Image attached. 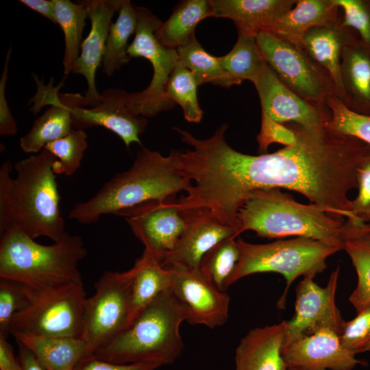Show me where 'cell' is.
<instances>
[{
	"label": "cell",
	"instance_id": "19",
	"mask_svg": "<svg viewBox=\"0 0 370 370\" xmlns=\"http://www.w3.org/2000/svg\"><path fill=\"white\" fill-rule=\"evenodd\" d=\"M82 1L88 8L91 27L87 37L82 42L81 51L73 64L72 73L82 75L86 79L88 90L85 96L90 101V106H92L101 97L95 84L96 71L102 64L112 18L119 12L123 0Z\"/></svg>",
	"mask_w": 370,
	"mask_h": 370
},
{
	"label": "cell",
	"instance_id": "2",
	"mask_svg": "<svg viewBox=\"0 0 370 370\" xmlns=\"http://www.w3.org/2000/svg\"><path fill=\"white\" fill-rule=\"evenodd\" d=\"M56 158L47 149L16 162L15 178L8 162L0 169V232L16 227L30 238L53 242L66 232L53 171Z\"/></svg>",
	"mask_w": 370,
	"mask_h": 370
},
{
	"label": "cell",
	"instance_id": "18",
	"mask_svg": "<svg viewBox=\"0 0 370 370\" xmlns=\"http://www.w3.org/2000/svg\"><path fill=\"white\" fill-rule=\"evenodd\" d=\"M282 355L288 367L299 370H352L363 364L329 329L295 340L282 349Z\"/></svg>",
	"mask_w": 370,
	"mask_h": 370
},
{
	"label": "cell",
	"instance_id": "24",
	"mask_svg": "<svg viewBox=\"0 0 370 370\" xmlns=\"http://www.w3.org/2000/svg\"><path fill=\"white\" fill-rule=\"evenodd\" d=\"M334 0H297L295 6L282 14L268 32L303 49L304 35L316 27L330 26L341 18Z\"/></svg>",
	"mask_w": 370,
	"mask_h": 370
},
{
	"label": "cell",
	"instance_id": "23",
	"mask_svg": "<svg viewBox=\"0 0 370 370\" xmlns=\"http://www.w3.org/2000/svg\"><path fill=\"white\" fill-rule=\"evenodd\" d=\"M341 75L345 106L370 115V48L357 35L342 51Z\"/></svg>",
	"mask_w": 370,
	"mask_h": 370
},
{
	"label": "cell",
	"instance_id": "9",
	"mask_svg": "<svg viewBox=\"0 0 370 370\" xmlns=\"http://www.w3.org/2000/svg\"><path fill=\"white\" fill-rule=\"evenodd\" d=\"M34 294L32 304L12 318L8 334L82 337L86 299L83 282Z\"/></svg>",
	"mask_w": 370,
	"mask_h": 370
},
{
	"label": "cell",
	"instance_id": "48",
	"mask_svg": "<svg viewBox=\"0 0 370 370\" xmlns=\"http://www.w3.org/2000/svg\"><path fill=\"white\" fill-rule=\"evenodd\" d=\"M358 217L364 222L370 221V209L360 214Z\"/></svg>",
	"mask_w": 370,
	"mask_h": 370
},
{
	"label": "cell",
	"instance_id": "25",
	"mask_svg": "<svg viewBox=\"0 0 370 370\" xmlns=\"http://www.w3.org/2000/svg\"><path fill=\"white\" fill-rule=\"evenodd\" d=\"M354 31L341 24L316 27L308 30L303 39V49L330 77L335 95L342 101L344 97L341 60L344 47L356 36Z\"/></svg>",
	"mask_w": 370,
	"mask_h": 370
},
{
	"label": "cell",
	"instance_id": "33",
	"mask_svg": "<svg viewBox=\"0 0 370 370\" xmlns=\"http://www.w3.org/2000/svg\"><path fill=\"white\" fill-rule=\"evenodd\" d=\"M176 51L179 62L192 73L198 86L206 83L225 88L232 86L221 66L219 57L208 53L195 37Z\"/></svg>",
	"mask_w": 370,
	"mask_h": 370
},
{
	"label": "cell",
	"instance_id": "22",
	"mask_svg": "<svg viewBox=\"0 0 370 370\" xmlns=\"http://www.w3.org/2000/svg\"><path fill=\"white\" fill-rule=\"evenodd\" d=\"M284 321L250 330L235 351L236 370H289L282 355Z\"/></svg>",
	"mask_w": 370,
	"mask_h": 370
},
{
	"label": "cell",
	"instance_id": "30",
	"mask_svg": "<svg viewBox=\"0 0 370 370\" xmlns=\"http://www.w3.org/2000/svg\"><path fill=\"white\" fill-rule=\"evenodd\" d=\"M137 21L136 5L130 0H123L119 16L112 23L106 40L102 60V69L106 75H112L131 60L127 53L128 39L135 33Z\"/></svg>",
	"mask_w": 370,
	"mask_h": 370
},
{
	"label": "cell",
	"instance_id": "36",
	"mask_svg": "<svg viewBox=\"0 0 370 370\" xmlns=\"http://www.w3.org/2000/svg\"><path fill=\"white\" fill-rule=\"evenodd\" d=\"M87 147L85 130L73 128L65 136L48 143L45 149L56 158L53 164L55 173L71 176L80 167Z\"/></svg>",
	"mask_w": 370,
	"mask_h": 370
},
{
	"label": "cell",
	"instance_id": "41",
	"mask_svg": "<svg viewBox=\"0 0 370 370\" xmlns=\"http://www.w3.org/2000/svg\"><path fill=\"white\" fill-rule=\"evenodd\" d=\"M296 138V134L289 125L278 123L262 112L260 130L256 137L260 154L267 153L272 143L287 147L294 144Z\"/></svg>",
	"mask_w": 370,
	"mask_h": 370
},
{
	"label": "cell",
	"instance_id": "46",
	"mask_svg": "<svg viewBox=\"0 0 370 370\" xmlns=\"http://www.w3.org/2000/svg\"><path fill=\"white\" fill-rule=\"evenodd\" d=\"M20 3L57 24L53 0H20Z\"/></svg>",
	"mask_w": 370,
	"mask_h": 370
},
{
	"label": "cell",
	"instance_id": "34",
	"mask_svg": "<svg viewBox=\"0 0 370 370\" xmlns=\"http://www.w3.org/2000/svg\"><path fill=\"white\" fill-rule=\"evenodd\" d=\"M237 238H226L208 251L201 259L199 270L219 291L227 289V282L240 257Z\"/></svg>",
	"mask_w": 370,
	"mask_h": 370
},
{
	"label": "cell",
	"instance_id": "50",
	"mask_svg": "<svg viewBox=\"0 0 370 370\" xmlns=\"http://www.w3.org/2000/svg\"><path fill=\"white\" fill-rule=\"evenodd\" d=\"M289 370H299V369L294 368V367H289Z\"/></svg>",
	"mask_w": 370,
	"mask_h": 370
},
{
	"label": "cell",
	"instance_id": "45",
	"mask_svg": "<svg viewBox=\"0 0 370 370\" xmlns=\"http://www.w3.org/2000/svg\"><path fill=\"white\" fill-rule=\"evenodd\" d=\"M0 370H23L6 336L0 334Z\"/></svg>",
	"mask_w": 370,
	"mask_h": 370
},
{
	"label": "cell",
	"instance_id": "10",
	"mask_svg": "<svg viewBox=\"0 0 370 370\" xmlns=\"http://www.w3.org/2000/svg\"><path fill=\"white\" fill-rule=\"evenodd\" d=\"M134 268L123 272L106 271L86 298L82 338L88 358L125 330L129 324Z\"/></svg>",
	"mask_w": 370,
	"mask_h": 370
},
{
	"label": "cell",
	"instance_id": "11",
	"mask_svg": "<svg viewBox=\"0 0 370 370\" xmlns=\"http://www.w3.org/2000/svg\"><path fill=\"white\" fill-rule=\"evenodd\" d=\"M256 38L264 61L280 81L301 98L314 105H325L328 97L335 95L328 73L304 49L268 32L259 33Z\"/></svg>",
	"mask_w": 370,
	"mask_h": 370
},
{
	"label": "cell",
	"instance_id": "20",
	"mask_svg": "<svg viewBox=\"0 0 370 370\" xmlns=\"http://www.w3.org/2000/svg\"><path fill=\"white\" fill-rule=\"evenodd\" d=\"M175 248L160 261L166 269H197L205 254L235 230L207 216H190Z\"/></svg>",
	"mask_w": 370,
	"mask_h": 370
},
{
	"label": "cell",
	"instance_id": "32",
	"mask_svg": "<svg viewBox=\"0 0 370 370\" xmlns=\"http://www.w3.org/2000/svg\"><path fill=\"white\" fill-rule=\"evenodd\" d=\"M57 24L64 38V53L62 60L64 76L72 73L75 62L79 56L82 33L88 18V10L83 1L73 3L69 0H53Z\"/></svg>",
	"mask_w": 370,
	"mask_h": 370
},
{
	"label": "cell",
	"instance_id": "47",
	"mask_svg": "<svg viewBox=\"0 0 370 370\" xmlns=\"http://www.w3.org/2000/svg\"><path fill=\"white\" fill-rule=\"evenodd\" d=\"M17 342L18 347V360L23 370H45L34 354L23 344Z\"/></svg>",
	"mask_w": 370,
	"mask_h": 370
},
{
	"label": "cell",
	"instance_id": "43",
	"mask_svg": "<svg viewBox=\"0 0 370 370\" xmlns=\"http://www.w3.org/2000/svg\"><path fill=\"white\" fill-rule=\"evenodd\" d=\"M11 47L7 52L5 62L0 79V135L15 136L17 132L16 122L12 115L5 97V86L8 79L9 62Z\"/></svg>",
	"mask_w": 370,
	"mask_h": 370
},
{
	"label": "cell",
	"instance_id": "35",
	"mask_svg": "<svg viewBox=\"0 0 370 370\" xmlns=\"http://www.w3.org/2000/svg\"><path fill=\"white\" fill-rule=\"evenodd\" d=\"M197 84L192 73L178 62L166 87V98L178 103L182 108L184 119L199 123L203 117L197 95Z\"/></svg>",
	"mask_w": 370,
	"mask_h": 370
},
{
	"label": "cell",
	"instance_id": "28",
	"mask_svg": "<svg viewBox=\"0 0 370 370\" xmlns=\"http://www.w3.org/2000/svg\"><path fill=\"white\" fill-rule=\"evenodd\" d=\"M133 267L134 275L128 327L147 305L171 286V271L163 267L158 258L145 249Z\"/></svg>",
	"mask_w": 370,
	"mask_h": 370
},
{
	"label": "cell",
	"instance_id": "4",
	"mask_svg": "<svg viewBox=\"0 0 370 370\" xmlns=\"http://www.w3.org/2000/svg\"><path fill=\"white\" fill-rule=\"evenodd\" d=\"M86 254L79 235L66 232L58 241L44 245L12 227L1 234L0 278L23 283L38 293L80 283L78 263Z\"/></svg>",
	"mask_w": 370,
	"mask_h": 370
},
{
	"label": "cell",
	"instance_id": "38",
	"mask_svg": "<svg viewBox=\"0 0 370 370\" xmlns=\"http://www.w3.org/2000/svg\"><path fill=\"white\" fill-rule=\"evenodd\" d=\"M34 291L19 282L0 278V334H8L14 316L32 304Z\"/></svg>",
	"mask_w": 370,
	"mask_h": 370
},
{
	"label": "cell",
	"instance_id": "27",
	"mask_svg": "<svg viewBox=\"0 0 370 370\" xmlns=\"http://www.w3.org/2000/svg\"><path fill=\"white\" fill-rule=\"evenodd\" d=\"M343 249L358 275V283L349 300L358 313L370 304V231L360 219L345 222Z\"/></svg>",
	"mask_w": 370,
	"mask_h": 370
},
{
	"label": "cell",
	"instance_id": "44",
	"mask_svg": "<svg viewBox=\"0 0 370 370\" xmlns=\"http://www.w3.org/2000/svg\"><path fill=\"white\" fill-rule=\"evenodd\" d=\"M160 367L153 362L114 364L91 357L82 362L75 370H156Z\"/></svg>",
	"mask_w": 370,
	"mask_h": 370
},
{
	"label": "cell",
	"instance_id": "12",
	"mask_svg": "<svg viewBox=\"0 0 370 370\" xmlns=\"http://www.w3.org/2000/svg\"><path fill=\"white\" fill-rule=\"evenodd\" d=\"M339 271L337 267L332 272L324 288L314 282L313 275L304 276L298 283L295 314L290 321H284L282 348L322 329L333 330L339 335L345 322L335 303Z\"/></svg>",
	"mask_w": 370,
	"mask_h": 370
},
{
	"label": "cell",
	"instance_id": "17",
	"mask_svg": "<svg viewBox=\"0 0 370 370\" xmlns=\"http://www.w3.org/2000/svg\"><path fill=\"white\" fill-rule=\"evenodd\" d=\"M254 86L262 112L274 121L308 127L328 124L330 114L326 105H314L301 98L280 81L267 62Z\"/></svg>",
	"mask_w": 370,
	"mask_h": 370
},
{
	"label": "cell",
	"instance_id": "21",
	"mask_svg": "<svg viewBox=\"0 0 370 370\" xmlns=\"http://www.w3.org/2000/svg\"><path fill=\"white\" fill-rule=\"evenodd\" d=\"M297 0H209L211 16L231 19L238 32L256 36L269 32Z\"/></svg>",
	"mask_w": 370,
	"mask_h": 370
},
{
	"label": "cell",
	"instance_id": "6",
	"mask_svg": "<svg viewBox=\"0 0 370 370\" xmlns=\"http://www.w3.org/2000/svg\"><path fill=\"white\" fill-rule=\"evenodd\" d=\"M237 217L241 234L252 230L268 238L295 236L343 243V218L318 205L300 204L280 188L250 192Z\"/></svg>",
	"mask_w": 370,
	"mask_h": 370
},
{
	"label": "cell",
	"instance_id": "13",
	"mask_svg": "<svg viewBox=\"0 0 370 370\" xmlns=\"http://www.w3.org/2000/svg\"><path fill=\"white\" fill-rule=\"evenodd\" d=\"M125 218L136 237L160 262L176 246L187 225L177 201H153L116 214Z\"/></svg>",
	"mask_w": 370,
	"mask_h": 370
},
{
	"label": "cell",
	"instance_id": "49",
	"mask_svg": "<svg viewBox=\"0 0 370 370\" xmlns=\"http://www.w3.org/2000/svg\"><path fill=\"white\" fill-rule=\"evenodd\" d=\"M365 226H366L367 229L369 231H370V221L365 222Z\"/></svg>",
	"mask_w": 370,
	"mask_h": 370
},
{
	"label": "cell",
	"instance_id": "1",
	"mask_svg": "<svg viewBox=\"0 0 370 370\" xmlns=\"http://www.w3.org/2000/svg\"><path fill=\"white\" fill-rule=\"evenodd\" d=\"M288 125L296 141L274 153L248 155L230 145L219 151L212 173L222 200L239 208L253 190L284 188L298 192L333 215L356 218L348 193L358 188V171L370 154V146L327 124Z\"/></svg>",
	"mask_w": 370,
	"mask_h": 370
},
{
	"label": "cell",
	"instance_id": "37",
	"mask_svg": "<svg viewBox=\"0 0 370 370\" xmlns=\"http://www.w3.org/2000/svg\"><path fill=\"white\" fill-rule=\"evenodd\" d=\"M325 105L329 110L328 126L330 129L355 137L370 146V115L350 110L335 95L328 97Z\"/></svg>",
	"mask_w": 370,
	"mask_h": 370
},
{
	"label": "cell",
	"instance_id": "39",
	"mask_svg": "<svg viewBox=\"0 0 370 370\" xmlns=\"http://www.w3.org/2000/svg\"><path fill=\"white\" fill-rule=\"evenodd\" d=\"M339 340L344 348L356 354L370 350V304L345 321Z\"/></svg>",
	"mask_w": 370,
	"mask_h": 370
},
{
	"label": "cell",
	"instance_id": "5",
	"mask_svg": "<svg viewBox=\"0 0 370 370\" xmlns=\"http://www.w3.org/2000/svg\"><path fill=\"white\" fill-rule=\"evenodd\" d=\"M184 312L171 288L160 293L127 328L95 351L92 357L114 364H173L184 343L180 328Z\"/></svg>",
	"mask_w": 370,
	"mask_h": 370
},
{
	"label": "cell",
	"instance_id": "7",
	"mask_svg": "<svg viewBox=\"0 0 370 370\" xmlns=\"http://www.w3.org/2000/svg\"><path fill=\"white\" fill-rule=\"evenodd\" d=\"M239 260L227 282V288L247 275L274 272L284 276L286 286L278 301L284 308L286 294L293 282L299 276L321 273L327 267L326 259L343 249L340 242L325 241L305 237L277 240L266 244H253L236 238Z\"/></svg>",
	"mask_w": 370,
	"mask_h": 370
},
{
	"label": "cell",
	"instance_id": "29",
	"mask_svg": "<svg viewBox=\"0 0 370 370\" xmlns=\"http://www.w3.org/2000/svg\"><path fill=\"white\" fill-rule=\"evenodd\" d=\"M209 0H186L180 3L155 35L164 47L177 49L195 37V29L203 19L210 17Z\"/></svg>",
	"mask_w": 370,
	"mask_h": 370
},
{
	"label": "cell",
	"instance_id": "40",
	"mask_svg": "<svg viewBox=\"0 0 370 370\" xmlns=\"http://www.w3.org/2000/svg\"><path fill=\"white\" fill-rule=\"evenodd\" d=\"M341 11V24L357 33L370 48V0H334Z\"/></svg>",
	"mask_w": 370,
	"mask_h": 370
},
{
	"label": "cell",
	"instance_id": "42",
	"mask_svg": "<svg viewBox=\"0 0 370 370\" xmlns=\"http://www.w3.org/2000/svg\"><path fill=\"white\" fill-rule=\"evenodd\" d=\"M357 180L358 193L351 202V212L358 218L370 209V154L358 169Z\"/></svg>",
	"mask_w": 370,
	"mask_h": 370
},
{
	"label": "cell",
	"instance_id": "15",
	"mask_svg": "<svg viewBox=\"0 0 370 370\" xmlns=\"http://www.w3.org/2000/svg\"><path fill=\"white\" fill-rule=\"evenodd\" d=\"M35 80L38 90L31 101L34 103L32 110L36 114L45 105L51 107L34 121L29 132L20 138V147L26 153H39L48 143L67 135L73 129L72 107L90 105L89 99L80 94L58 93L62 85L45 86L36 77Z\"/></svg>",
	"mask_w": 370,
	"mask_h": 370
},
{
	"label": "cell",
	"instance_id": "26",
	"mask_svg": "<svg viewBox=\"0 0 370 370\" xmlns=\"http://www.w3.org/2000/svg\"><path fill=\"white\" fill-rule=\"evenodd\" d=\"M27 347L45 370H75L88 359L86 345L82 338L13 334Z\"/></svg>",
	"mask_w": 370,
	"mask_h": 370
},
{
	"label": "cell",
	"instance_id": "31",
	"mask_svg": "<svg viewBox=\"0 0 370 370\" xmlns=\"http://www.w3.org/2000/svg\"><path fill=\"white\" fill-rule=\"evenodd\" d=\"M256 36L238 32V38L232 50L219 57L221 67L232 86L244 80L254 84L266 63L256 42Z\"/></svg>",
	"mask_w": 370,
	"mask_h": 370
},
{
	"label": "cell",
	"instance_id": "3",
	"mask_svg": "<svg viewBox=\"0 0 370 370\" xmlns=\"http://www.w3.org/2000/svg\"><path fill=\"white\" fill-rule=\"evenodd\" d=\"M191 184L171 151L164 156L143 147L127 171L115 174L91 198L75 204L69 217L81 224H92L103 215L116 214L143 203L174 200Z\"/></svg>",
	"mask_w": 370,
	"mask_h": 370
},
{
	"label": "cell",
	"instance_id": "14",
	"mask_svg": "<svg viewBox=\"0 0 370 370\" xmlns=\"http://www.w3.org/2000/svg\"><path fill=\"white\" fill-rule=\"evenodd\" d=\"M171 286L187 321L210 328L223 325L228 319L230 296L219 291L199 270L168 269Z\"/></svg>",
	"mask_w": 370,
	"mask_h": 370
},
{
	"label": "cell",
	"instance_id": "16",
	"mask_svg": "<svg viewBox=\"0 0 370 370\" xmlns=\"http://www.w3.org/2000/svg\"><path fill=\"white\" fill-rule=\"evenodd\" d=\"M127 96L124 90L110 88L103 92L94 105L72 107L73 128L101 126L117 135L127 149L133 143L142 145L140 136L146 130L147 120L130 110Z\"/></svg>",
	"mask_w": 370,
	"mask_h": 370
},
{
	"label": "cell",
	"instance_id": "8",
	"mask_svg": "<svg viewBox=\"0 0 370 370\" xmlns=\"http://www.w3.org/2000/svg\"><path fill=\"white\" fill-rule=\"evenodd\" d=\"M136 10L137 25L127 53L131 58L148 60L153 73L144 90L128 93L127 105L134 114L148 118L175 106L166 97V87L179 58L176 49L164 47L156 37L155 33L162 21L147 8L136 5Z\"/></svg>",
	"mask_w": 370,
	"mask_h": 370
}]
</instances>
